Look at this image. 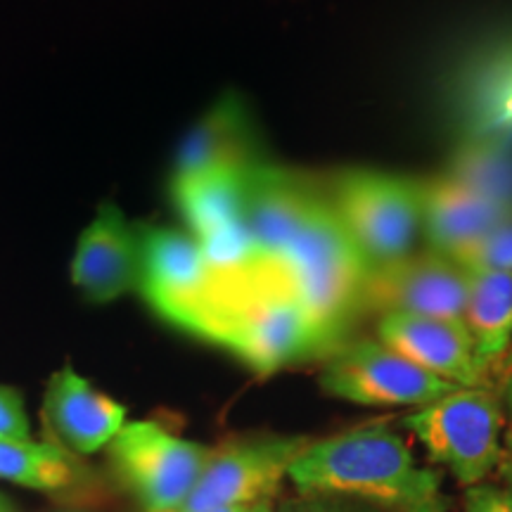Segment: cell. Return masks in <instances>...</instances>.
I'll return each mask as SVG.
<instances>
[{
	"label": "cell",
	"instance_id": "cell-1",
	"mask_svg": "<svg viewBox=\"0 0 512 512\" xmlns=\"http://www.w3.org/2000/svg\"><path fill=\"white\" fill-rule=\"evenodd\" d=\"M287 479L302 496L354 498L384 512H451L439 472L415 463L387 422H370L311 441Z\"/></svg>",
	"mask_w": 512,
	"mask_h": 512
},
{
	"label": "cell",
	"instance_id": "cell-2",
	"mask_svg": "<svg viewBox=\"0 0 512 512\" xmlns=\"http://www.w3.org/2000/svg\"><path fill=\"white\" fill-rule=\"evenodd\" d=\"M368 273V259L351 240L330 197L320 195L285 249L273 280L306 311L325 349L335 351L351 320L363 313L361 294Z\"/></svg>",
	"mask_w": 512,
	"mask_h": 512
},
{
	"label": "cell",
	"instance_id": "cell-3",
	"mask_svg": "<svg viewBox=\"0 0 512 512\" xmlns=\"http://www.w3.org/2000/svg\"><path fill=\"white\" fill-rule=\"evenodd\" d=\"M427 456L460 486L484 484L503 456V403L489 387H458L403 418Z\"/></svg>",
	"mask_w": 512,
	"mask_h": 512
},
{
	"label": "cell",
	"instance_id": "cell-4",
	"mask_svg": "<svg viewBox=\"0 0 512 512\" xmlns=\"http://www.w3.org/2000/svg\"><path fill=\"white\" fill-rule=\"evenodd\" d=\"M138 238V292L145 302L169 323L211 342L223 297L200 242L190 233L164 226H138Z\"/></svg>",
	"mask_w": 512,
	"mask_h": 512
},
{
	"label": "cell",
	"instance_id": "cell-5",
	"mask_svg": "<svg viewBox=\"0 0 512 512\" xmlns=\"http://www.w3.org/2000/svg\"><path fill=\"white\" fill-rule=\"evenodd\" d=\"M211 342L261 375L328 351L306 311L273 280L226 302Z\"/></svg>",
	"mask_w": 512,
	"mask_h": 512
},
{
	"label": "cell",
	"instance_id": "cell-6",
	"mask_svg": "<svg viewBox=\"0 0 512 512\" xmlns=\"http://www.w3.org/2000/svg\"><path fill=\"white\" fill-rule=\"evenodd\" d=\"M328 197L370 268L415 252V240L420 238V181L354 169L337 176Z\"/></svg>",
	"mask_w": 512,
	"mask_h": 512
},
{
	"label": "cell",
	"instance_id": "cell-7",
	"mask_svg": "<svg viewBox=\"0 0 512 512\" xmlns=\"http://www.w3.org/2000/svg\"><path fill=\"white\" fill-rule=\"evenodd\" d=\"M211 446L176 437L157 422H131L112 439V458L147 512H178L188 501Z\"/></svg>",
	"mask_w": 512,
	"mask_h": 512
},
{
	"label": "cell",
	"instance_id": "cell-8",
	"mask_svg": "<svg viewBox=\"0 0 512 512\" xmlns=\"http://www.w3.org/2000/svg\"><path fill=\"white\" fill-rule=\"evenodd\" d=\"M330 396L358 406H427L456 392L458 384L441 380L384 347L380 339L339 344L320 375Z\"/></svg>",
	"mask_w": 512,
	"mask_h": 512
},
{
	"label": "cell",
	"instance_id": "cell-9",
	"mask_svg": "<svg viewBox=\"0 0 512 512\" xmlns=\"http://www.w3.org/2000/svg\"><path fill=\"white\" fill-rule=\"evenodd\" d=\"M309 444L306 437L261 434L211 448L200 482L178 512H211L275 498L290 465Z\"/></svg>",
	"mask_w": 512,
	"mask_h": 512
},
{
	"label": "cell",
	"instance_id": "cell-10",
	"mask_svg": "<svg viewBox=\"0 0 512 512\" xmlns=\"http://www.w3.org/2000/svg\"><path fill=\"white\" fill-rule=\"evenodd\" d=\"M467 304V271L451 256L413 252L399 261L370 268L361 294V311L415 313L463 320Z\"/></svg>",
	"mask_w": 512,
	"mask_h": 512
},
{
	"label": "cell",
	"instance_id": "cell-11",
	"mask_svg": "<svg viewBox=\"0 0 512 512\" xmlns=\"http://www.w3.org/2000/svg\"><path fill=\"white\" fill-rule=\"evenodd\" d=\"M320 195L323 190L299 171L266 162L249 169L242 221L266 280H273L285 249L297 238Z\"/></svg>",
	"mask_w": 512,
	"mask_h": 512
},
{
	"label": "cell",
	"instance_id": "cell-12",
	"mask_svg": "<svg viewBox=\"0 0 512 512\" xmlns=\"http://www.w3.org/2000/svg\"><path fill=\"white\" fill-rule=\"evenodd\" d=\"M377 339L425 373L458 387H484L486 370L479 366L463 320L384 313L377 323Z\"/></svg>",
	"mask_w": 512,
	"mask_h": 512
},
{
	"label": "cell",
	"instance_id": "cell-13",
	"mask_svg": "<svg viewBox=\"0 0 512 512\" xmlns=\"http://www.w3.org/2000/svg\"><path fill=\"white\" fill-rule=\"evenodd\" d=\"M140 238L117 204H102L79 235L72 259V283L93 304H110L138 290Z\"/></svg>",
	"mask_w": 512,
	"mask_h": 512
},
{
	"label": "cell",
	"instance_id": "cell-14",
	"mask_svg": "<svg viewBox=\"0 0 512 512\" xmlns=\"http://www.w3.org/2000/svg\"><path fill=\"white\" fill-rule=\"evenodd\" d=\"M512 214V204L453 176L420 183V238L425 249L451 256Z\"/></svg>",
	"mask_w": 512,
	"mask_h": 512
},
{
	"label": "cell",
	"instance_id": "cell-15",
	"mask_svg": "<svg viewBox=\"0 0 512 512\" xmlns=\"http://www.w3.org/2000/svg\"><path fill=\"white\" fill-rule=\"evenodd\" d=\"M259 162L245 105L238 95L228 93L216 100L185 133L176 150L171 181L226 169H249Z\"/></svg>",
	"mask_w": 512,
	"mask_h": 512
},
{
	"label": "cell",
	"instance_id": "cell-16",
	"mask_svg": "<svg viewBox=\"0 0 512 512\" xmlns=\"http://www.w3.org/2000/svg\"><path fill=\"white\" fill-rule=\"evenodd\" d=\"M43 413L57 439L81 456H91L112 444L126 425V408L91 387L72 368H62L53 375Z\"/></svg>",
	"mask_w": 512,
	"mask_h": 512
},
{
	"label": "cell",
	"instance_id": "cell-17",
	"mask_svg": "<svg viewBox=\"0 0 512 512\" xmlns=\"http://www.w3.org/2000/svg\"><path fill=\"white\" fill-rule=\"evenodd\" d=\"M463 323L479 366L489 375L512 349V273L467 271Z\"/></svg>",
	"mask_w": 512,
	"mask_h": 512
},
{
	"label": "cell",
	"instance_id": "cell-18",
	"mask_svg": "<svg viewBox=\"0 0 512 512\" xmlns=\"http://www.w3.org/2000/svg\"><path fill=\"white\" fill-rule=\"evenodd\" d=\"M249 169H226L185 178V181H171L176 207L188 223L192 238H209L223 228L242 223Z\"/></svg>",
	"mask_w": 512,
	"mask_h": 512
},
{
	"label": "cell",
	"instance_id": "cell-19",
	"mask_svg": "<svg viewBox=\"0 0 512 512\" xmlns=\"http://www.w3.org/2000/svg\"><path fill=\"white\" fill-rule=\"evenodd\" d=\"M74 467L55 444L0 437V479L38 491H55L72 482Z\"/></svg>",
	"mask_w": 512,
	"mask_h": 512
},
{
	"label": "cell",
	"instance_id": "cell-20",
	"mask_svg": "<svg viewBox=\"0 0 512 512\" xmlns=\"http://www.w3.org/2000/svg\"><path fill=\"white\" fill-rule=\"evenodd\" d=\"M451 259L465 271H503L512 273V214L486 230L482 238L460 247Z\"/></svg>",
	"mask_w": 512,
	"mask_h": 512
},
{
	"label": "cell",
	"instance_id": "cell-21",
	"mask_svg": "<svg viewBox=\"0 0 512 512\" xmlns=\"http://www.w3.org/2000/svg\"><path fill=\"white\" fill-rule=\"evenodd\" d=\"M275 512H384L373 505L354 501V498L339 496H299L294 501H285Z\"/></svg>",
	"mask_w": 512,
	"mask_h": 512
},
{
	"label": "cell",
	"instance_id": "cell-22",
	"mask_svg": "<svg viewBox=\"0 0 512 512\" xmlns=\"http://www.w3.org/2000/svg\"><path fill=\"white\" fill-rule=\"evenodd\" d=\"M463 512H512V491L503 484H477L465 489Z\"/></svg>",
	"mask_w": 512,
	"mask_h": 512
},
{
	"label": "cell",
	"instance_id": "cell-23",
	"mask_svg": "<svg viewBox=\"0 0 512 512\" xmlns=\"http://www.w3.org/2000/svg\"><path fill=\"white\" fill-rule=\"evenodd\" d=\"M0 437L29 439V418L15 389L0 384Z\"/></svg>",
	"mask_w": 512,
	"mask_h": 512
},
{
	"label": "cell",
	"instance_id": "cell-24",
	"mask_svg": "<svg viewBox=\"0 0 512 512\" xmlns=\"http://www.w3.org/2000/svg\"><path fill=\"white\" fill-rule=\"evenodd\" d=\"M498 477H501V484L512 491V427L503 437V456L501 463H498Z\"/></svg>",
	"mask_w": 512,
	"mask_h": 512
},
{
	"label": "cell",
	"instance_id": "cell-25",
	"mask_svg": "<svg viewBox=\"0 0 512 512\" xmlns=\"http://www.w3.org/2000/svg\"><path fill=\"white\" fill-rule=\"evenodd\" d=\"M211 512H275V498H266V501H256V503L228 505V508H216Z\"/></svg>",
	"mask_w": 512,
	"mask_h": 512
},
{
	"label": "cell",
	"instance_id": "cell-26",
	"mask_svg": "<svg viewBox=\"0 0 512 512\" xmlns=\"http://www.w3.org/2000/svg\"><path fill=\"white\" fill-rule=\"evenodd\" d=\"M501 112H503V119H505V121H512V83H510L508 91H505Z\"/></svg>",
	"mask_w": 512,
	"mask_h": 512
},
{
	"label": "cell",
	"instance_id": "cell-27",
	"mask_svg": "<svg viewBox=\"0 0 512 512\" xmlns=\"http://www.w3.org/2000/svg\"><path fill=\"white\" fill-rule=\"evenodd\" d=\"M505 403H508V408L512 413V363H510V373H508V384H505Z\"/></svg>",
	"mask_w": 512,
	"mask_h": 512
},
{
	"label": "cell",
	"instance_id": "cell-28",
	"mask_svg": "<svg viewBox=\"0 0 512 512\" xmlns=\"http://www.w3.org/2000/svg\"><path fill=\"white\" fill-rule=\"evenodd\" d=\"M10 510V505H8V501H5L3 496H0V512H8Z\"/></svg>",
	"mask_w": 512,
	"mask_h": 512
},
{
	"label": "cell",
	"instance_id": "cell-29",
	"mask_svg": "<svg viewBox=\"0 0 512 512\" xmlns=\"http://www.w3.org/2000/svg\"><path fill=\"white\" fill-rule=\"evenodd\" d=\"M510 363H512V354H510Z\"/></svg>",
	"mask_w": 512,
	"mask_h": 512
}]
</instances>
